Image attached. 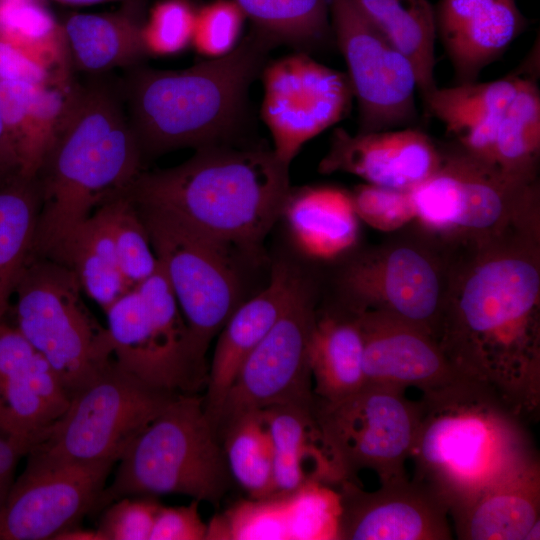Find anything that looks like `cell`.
<instances>
[{"label":"cell","instance_id":"1","mask_svg":"<svg viewBox=\"0 0 540 540\" xmlns=\"http://www.w3.org/2000/svg\"><path fill=\"white\" fill-rule=\"evenodd\" d=\"M435 340L463 377L537 420L540 232L454 250Z\"/></svg>","mask_w":540,"mask_h":540},{"label":"cell","instance_id":"2","mask_svg":"<svg viewBox=\"0 0 540 540\" xmlns=\"http://www.w3.org/2000/svg\"><path fill=\"white\" fill-rule=\"evenodd\" d=\"M419 403L412 479L444 500L449 512L539 461L530 422L484 384L460 378L422 392Z\"/></svg>","mask_w":540,"mask_h":540},{"label":"cell","instance_id":"3","mask_svg":"<svg viewBox=\"0 0 540 540\" xmlns=\"http://www.w3.org/2000/svg\"><path fill=\"white\" fill-rule=\"evenodd\" d=\"M289 166L272 149L208 146L179 165L142 171L125 194L231 251L254 252L282 216L291 190Z\"/></svg>","mask_w":540,"mask_h":540},{"label":"cell","instance_id":"4","mask_svg":"<svg viewBox=\"0 0 540 540\" xmlns=\"http://www.w3.org/2000/svg\"><path fill=\"white\" fill-rule=\"evenodd\" d=\"M143 161L119 95L102 83L73 88L36 177L40 206L31 256L50 257L75 228L132 184Z\"/></svg>","mask_w":540,"mask_h":540},{"label":"cell","instance_id":"5","mask_svg":"<svg viewBox=\"0 0 540 540\" xmlns=\"http://www.w3.org/2000/svg\"><path fill=\"white\" fill-rule=\"evenodd\" d=\"M275 46L254 28L228 54L186 69H135L124 98L143 159L230 143L246 123L249 89Z\"/></svg>","mask_w":540,"mask_h":540},{"label":"cell","instance_id":"6","mask_svg":"<svg viewBox=\"0 0 540 540\" xmlns=\"http://www.w3.org/2000/svg\"><path fill=\"white\" fill-rule=\"evenodd\" d=\"M410 191L422 232L451 249L540 232L539 181L512 177L456 145Z\"/></svg>","mask_w":540,"mask_h":540},{"label":"cell","instance_id":"7","mask_svg":"<svg viewBox=\"0 0 540 540\" xmlns=\"http://www.w3.org/2000/svg\"><path fill=\"white\" fill-rule=\"evenodd\" d=\"M98 510L126 496L181 494L217 505L233 481L198 394H177L120 458Z\"/></svg>","mask_w":540,"mask_h":540},{"label":"cell","instance_id":"8","mask_svg":"<svg viewBox=\"0 0 540 540\" xmlns=\"http://www.w3.org/2000/svg\"><path fill=\"white\" fill-rule=\"evenodd\" d=\"M82 293L69 267L42 256L30 257L13 293L14 326L46 359L70 398L114 361L107 327L89 311Z\"/></svg>","mask_w":540,"mask_h":540},{"label":"cell","instance_id":"9","mask_svg":"<svg viewBox=\"0 0 540 540\" xmlns=\"http://www.w3.org/2000/svg\"><path fill=\"white\" fill-rule=\"evenodd\" d=\"M105 313L113 357L123 370L170 393L206 388V356L196 347L160 264Z\"/></svg>","mask_w":540,"mask_h":540},{"label":"cell","instance_id":"10","mask_svg":"<svg viewBox=\"0 0 540 540\" xmlns=\"http://www.w3.org/2000/svg\"><path fill=\"white\" fill-rule=\"evenodd\" d=\"M453 254L452 249L423 233L355 256L338 278L344 309L392 316L435 339Z\"/></svg>","mask_w":540,"mask_h":540},{"label":"cell","instance_id":"11","mask_svg":"<svg viewBox=\"0 0 540 540\" xmlns=\"http://www.w3.org/2000/svg\"><path fill=\"white\" fill-rule=\"evenodd\" d=\"M176 395L144 383L114 360L71 397L67 410L27 456L50 462L116 463Z\"/></svg>","mask_w":540,"mask_h":540},{"label":"cell","instance_id":"12","mask_svg":"<svg viewBox=\"0 0 540 540\" xmlns=\"http://www.w3.org/2000/svg\"><path fill=\"white\" fill-rule=\"evenodd\" d=\"M136 207L196 347L206 356L242 302L232 251L169 212Z\"/></svg>","mask_w":540,"mask_h":540},{"label":"cell","instance_id":"13","mask_svg":"<svg viewBox=\"0 0 540 540\" xmlns=\"http://www.w3.org/2000/svg\"><path fill=\"white\" fill-rule=\"evenodd\" d=\"M314 412L348 480L363 469L374 471L381 484L407 477L420 403L407 399L405 390L365 383L336 401L315 397Z\"/></svg>","mask_w":540,"mask_h":540},{"label":"cell","instance_id":"14","mask_svg":"<svg viewBox=\"0 0 540 540\" xmlns=\"http://www.w3.org/2000/svg\"><path fill=\"white\" fill-rule=\"evenodd\" d=\"M315 318L310 285L302 278L279 319L242 364L210 419L216 432L248 411L314 404L308 349Z\"/></svg>","mask_w":540,"mask_h":540},{"label":"cell","instance_id":"15","mask_svg":"<svg viewBox=\"0 0 540 540\" xmlns=\"http://www.w3.org/2000/svg\"><path fill=\"white\" fill-rule=\"evenodd\" d=\"M331 28L357 100L359 131L406 127L417 117L414 69L354 0H328Z\"/></svg>","mask_w":540,"mask_h":540},{"label":"cell","instance_id":"16","mask_svg":"<svg viewBox=\"0 0 540 540\" xmlns=\"http://www.w3.org/2000/svg\"><path fill=\"white\" fill-rule=\"evenodd\" d=\"M261 118L275 155L290 165L302 146L339 122L353 97L347 75L304 52L267 62Z\"/></svg>","mask_w":540,"mask_h":540},{"label":"cell","instance_id":"17","mask_svg":"<svg viewBox=\"0 0 540 540\" xmlns=\"http://www.w3.org/2000/svg\"><path fill=\"white\" fill-rule=\"evenodd\" d=\"M115 463L50 462L28 456L0 514V540H46L96 509Z\"/></svg>","mask_w":540,"mask_h":540},{"label":"cell","instance_id":"18","mask_svg":"<svg viewBox=\"0 0 540 540\" xmlns=\"http://www.w3.org/2000/svg\"><path fill=\"white\" fill-rule=\"evenodd\" d=\"M337 540H451L449 507L408 477L365 491L353 480L338 487Z\"/></svg>","mask_w":540,"mask_h":540},{"label":"cell","instance_id":"19","mask_svg":"<svg viewBox=\"0 0 540 540\" xmlns=\"http://www.w3.org/2000/svg\"><path fill=\"white\" fill-rule=\"evenodd\" d=\"M70 396L46 359L0 322V433L27 455L67 410Z\"/></svg>","mask_w":540,"mask_h":540},{"label":"cell","instance_id":"20","mask_svg":"<svg viewBox=\"0 0 540 540\" xmlns=\"http://www.w3.org/2000/svg\"><path fill=\"white\" fill-rule=\"evenodd\" d=\"M442 151L423 131L402 127L351 134L337 128L318 170L355 175L365 183L411 191L439 168Z\"/></svg>","mask_w":540,"mask_h":540},{"label":"cell","instance_id":"21","mask_svg":"<svg viewBox=\"0 0 540 540\" xmlns=\"http://www.w3.org/2000/svg\"><path fill=\"white\" fill-rule=\"evenodd\" d=\"M354 314L363 337L365 383L424 392L465 378L422 329L381 313Z\"/></svg>","mask_w":540,"mask_h":540},{"label":"cell","instance_id":"22","mask_svg":"<svg viewBox=\"0 0 540 540\" xmlns=\"http://www.w3.org/2000/svg\"><path fill=\"white\" fill-rule=\"evenodd\" d=\"M434 10L457 83L475 82L527 24L515 0H440Z\"/></svg>","mask_w":540,"mask_h":540},{"label":"cell","instance_id":"23","mask_svg":"<svg viewBox=\"0 0 540 540\" xmlns=\"http://www.w3.org/2000/svg\"><path fill=\"white\" fill-rule=\"evenodd\" d=\"M302 278L293 266L277 263L266 287L241 302L220 330L203 396L209 419L218 410L246 358L285 310Z\"/></svg>","mask_w":540,"mask_h":540},{"label":"cell","instance_id":"24","mask_svg":"<svg viewBox=\"0 0 540 540\" xmlns=\"http://www.w3.org/2000/svg\"><path fill=\"white\" fill-rule=\"evenodd\" d=\"M262 411L273 444L277 493L314 482L337 488L348 480L318 423L314 404L277 405Z\"/></svg>","mask_w":540,"mask_h":540},{"label":"cell","instance_id":"25","mask_svg":"<svg viewBox=\"0 0 540 540\" xmlns=\"http://www.w3.org/2000/svg\"><path fill=\"white\" fill-rule=\"evenodd\" d=\"M460 540L535 539L540 522V461L450 510Z\"/></svg>","mask_w":540,"mask_h":540},{"label":"cell","instance_id":"26","mask_svg":"<svg viewBox=\"0 0 540 540\" xmlns=\"http://www.w3.org/2000/svg\"><path fill=\"white\" fill-rule=\"evenodd\" d=\"M521 78V75H509L489 82L437 86L423 102L428 112L456 139V145L489 163L497 127Z\"/></svg>","mask_w":540,"mask_h":540},{"label":"cell","instance_id":"27","mask_svg":"<svg viewBox=\"0 0 540 540\" xmlns=\"http://www.w3.org/2000/svg\"><path fill=\"white\" fill-rule=\"evenodd\" d=\"M72 86L0 81V112L17 151L21 176L34 180L63 120Z\"/></svg>","mask_w":540,"mask_h":540},{"label":"cell","instance_id":"28","mask_svg":"<svg viewBox=\"0 0 540 540\" xmlns=\"http://www.w3.org/2000/svg\"><path fill=\"white\" fill-rule=\"evenodd\" d=\"M282 216L296 246L315 259H334L358 239L359 219L350 192L336 187L291 189Z\"/></svg>","mask_w":540,"mask_h":540},{"label":"cell","instance_id":"29","mask_svg":"<svg viewBox=\"0 0 540 540\" xmlns=\"http://www.w3.org/2000/svg\"><path fill=\"white\" fill-rule=\"evenodd\" d=\"M363 337L354 313H316L308 361L316 398L336 401L365 384Z\"/></svg>","mask_w":540,"mask_h":540},{"label":"cell","instance_id":"30","mask_svg":"<svg viewBox=\"0 0 540 540\" xmlns=\"http://www.w3.org/2000/svg\"><path fill=\"white\" fill-rule=\"evenodd\" d=\"M71 64L89 73L138 64L147 54L132 13L72 14L62 24Z\"/></svg>","mask_w":540,"mask_h":540},{"label":"cell","instance_id":"31","mask_svg":"<svg viewBox=\"0 0 540 540\" xmlns=\"http://www.w3.org/2000/svg\"><path fill=\"white\" fill-rule=\"evenodd\" d=\"M363 14L411 63L424 100L436 81L435 10L428 0H354Z\"/></svg>","mask_w":540,"mask_h":540},{"label":"cell","instance_id":"32","mask_svg":"<svg viewBox=\"0 0 540 540\" xmlns=\"http://www.w3.org/2000/svg\"><path fill=\"white\" fill-rule=\"evenodd\" d=\"M48 258L69 267L83 293L104 311L131 289L120 269L110 234L96 211Z\"/></svg>","mask_w":540,"mask_h":540},{"label":"cell","instance_id":"33","mask_svg":"<svg viewBox=\"0 0 540 540\" xmlns=\"http://www.w3.org/2000/svg\"><path fill=\"white\" fill-rule=\"evenodd\" d=\"M40 206L36 179L0 187V322L31 254Z\"/></svg>","mask_w":540,"mask_h":540},{"label":"cell","instance_id":"34","mask_svg":"<svg viewBox=\"0 0 540 540\" xmlns=\"http://www.w3.org/2000/svg\"><path fill=\"white\" fill-rule=\"evenodd\" d=\"M539 158L540 90L533 77L522 76L497 127L489 163L512 177L534 182Z\"/></svg>","mask_w":540,"mask_h":540},{"label":"cell","instance_id":"35","mask_svg":"<svg viewBox=\"0 0 540 540\" xmlns=\"http://www.w3.org/2000/svg\"><path fill=\"white\" fill-rule=\"evenodd\" d=\"M232 479L250 498L277 493L274 451L262 410L242 413L217 431Z\"/></svg>","mask_w":540,"mask_h":540},{"label":"cell","instance_id":"36","mask_svg":"<svg viewBox=\"0 0 540 540\" xmlns=\"http://www.w3.org/2000/svg\"><path fill=\"white\" fill-rule=\"evenodd\" d=\"M256 29L277 45L305 52L323 44L331 31L328 0H233Z\"/></svg>","mask_w":540,"mask_h":540},{"label":"cell","instance_id":"37","mask_svg":"<svg viewBox=\"0 0 540 540\" xmlns=\"http://www.w3.org/2000/svg\"><path fill=\"white\" fill-rule=\"evenodd\" d=\"M0 39L70 80L63 26L36 0H0Z\"/></svg>","mask_w":540,"mask_h":540},{"label":"cell","instance_id":"38","mask_svg":"<svg viewBox=\"0 0 540 540\" xmlns=\"http://www.w3.org/2000/svg\"><path fill=\"white\" fill-rule=\"evenodd\" d=\"M96 212L110 234L122 274L133 288L151 276L159 265L139 211L124 191Z\"/></svg>","mask_w":540,"mask_h":540},{"label":"cell","instance_id":"39","mask_svg":"<svg viewBox=\"0 0 540 540\" xmlns=\"http://www.w3.org/2000/svg\"><path fill=\"white\" fill-rule=\"evenodd\" d=\"M206 540H290L288 493L236 501L207 523Z\"/></svg>","mask_w":540,"mask_h":540},{"label":"cell","instance_id":"40","mask_svg":"<svg viewBox=\"0 0 540 540\" xmlns=\"http://www.w3.org/2000/svg\"><path fill=\"white\" fill-rule=\"evenodd\" d=\"M290 540H337L340 502L337 489L308 483L288 493Z\"/></svg>","mask_w":540,"mask_h":540},{"label":"cell","instance_id":"41","mask_svg":"<svg viewBox=\"0 0 540 540\" xmlns=\"http://www.w3.org/2000/svg\"><path fill=\"white\" fill-rule=\"evenodd\" d=\"M196 11L186 0H163L151 10L142 26L147 54L173 55L192 42Z\"/></svg>","mask_w":540,"mask_h":540},{"label":"cell","instance_id":"42","mask_svg":"<svg viewBox=\"0 0 540 540\" xmlns=\"http://www.w3.org/2000/svg\"><path fill=\"white\" fill-rule=\"evenodd\" d=\"M359 220L371 227L390 232L415 220L410 191L360 184L350 193Z\"/></svg>","mask_w":540,"mask_h":540},{"label":"cell","instance_id":"43","mask_svg":"<svg viewBox=\"0 0 540 540\" xmlns=\"http://www.w3.org/2000/svg\"><path fill=\"white\" fill-rule=\"evenodd\" d=\"M243 12L234 1L219 0L196 12L191 44L207 58L231 52L239 43Z\"/></svg>","mask_w":540,"mask_h":540},{"label":"cell","instance_id":"44","mask_svg":"<svg viewBox=\"0 0 540 540\" xmlns=\"http://www.w3.org/2000/svg\"><path fill=\"white\" fill-rule=\"evenodd\" d=\"M160 507L155 497H122L108 505L96 530L103 540H149Z\"/></svg>","mask_w":540,"mask_h":540},{"label":"cell","instance_id":"45","mask_svg":"<svg viewBox=\"0 0 540 540\" xmlns=\"http://www.w3.org/2000/svg\"><path fill=\"white\" fill-rule=\"evenodd\" d=\"M207 523L199 513V501L159 508L149 540H206Z\"/></svg>","mask_w":540,"mask_h":540},{"label":"cell","instance_id":"46","mask_svg":"<svg viewBox=\"0 0 540 540\" xmlns=\"http://www.w3.org/2000/svg\"><path fill=\"white\" fill-rule=\"evenodd\" d=\"M0 81H20L38 86L71 85L69 79L1 39Z\"/></svg>","mask_w":540,"mask_h":540},{"label":"cell","instance_id":"47","mask_svg":"<svg viewBox=\"0 0 540 540\" xmlns=\"http://www.w3.org/2000/svg\"><path fill=\"white\" fill-rule=\"evenodd\" d=\"M23 456L18 446L4 436H0V514L14 483L16 463Z\"/></svg>","mask_w":540,"mask_h":540},{"label":"cell","instance_id":"48","mask_svg":"<svg viewBox=\"0 0 540 540\" xmlns=\"http://www.w3.org/2000/svg\"><path fill=\"white\" fill-rule=\"evenodd\" d=\"M19 178H22L20 160L0 112V187Z\"/></svg>","mask_w":540,"mask_h":540},{"label":"cell","instance_id":"49","mask_svg":"<svg viewBox=\"0 0 540 540\" xmlns=\"http://www.w3.org/2000/svg\"><path fill=\"white\" fill-rule=\"evenodd\" d=\"M59 540H103L97 530H83L80 528H70L59 533L55 538Z\"/></svg>","mask_w":540,"mask_h":540},{"label":"cell","instance_id":"50","mask_svg":"<svg viewBox=\"0 0 540 540\" xmlns=\"http://www.w3.org/2000/svg\"><path fill=\"white\" fill-rule=\"evenodd\" d=\"M68 5H94L112 1H133V0H54Z\"/></svg>","mask_w":540,"mask_h":540}]
</instances>
